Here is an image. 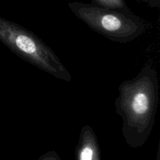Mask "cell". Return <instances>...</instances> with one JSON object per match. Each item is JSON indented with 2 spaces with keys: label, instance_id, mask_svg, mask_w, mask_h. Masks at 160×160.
<instances>
[{
  "label": "cell",
  "instance_id": "cell-6",
  "mask_svg": "<svg viewBox=\"0 0 160 160\" xmlns=\"http://www.w3.org/2000/svg\"><path fill=\"white\" fill-rule=\"evenodd\" d=\"M35 160H62L56 151H48Z\"/></svg>",
  "mask_w": 160,
  "mask_h": 160
},
{
  "label": "cell",
  "instance_id": "cell-5",
  "mask_svg": "<svg viewBox=\"0 0 160 160\" xmlns=\"http://www.w3.org/2000/svg\"><path fill=\"white\" fill-rule=\"evenodd\" d=\"M93 4L103 8L119 9L123 11H131L125 0H92Z\"/></svg>",
  "mask_w": 160,
  "mask_h": 160
},
{
  "label": "cell",
  "instance_id": "cell-2",
  "mask_svg": "<svg viewBox=\"0 0 160 160\" xmlns=\"http://www.w3.org/2000/svg\"><path fill=\"white\" fill-rule=\"evenodd\" d=\"M67 5L75 17L92 31L114 42L128 43L145 34L149 28L146 20L131 11L107 9L81 2H72Z\"/></svg>",
  "mask_w": 160,
  "mask_h": 160
},
{
  "label": "cell",
  "instance_id": "cell-4",
  "mask_svg": "<svg viewBox=\"0 0 160 160\" xmlns=\"http://www.w3.org/2000/svg\"><path fill=\"white\" fill-rule=\"evenodd\" d=\"M75 160H101L98 138L93 128L88 125L81 130L75 148Z\"/></svg>",
  "mask_w": 160,
  "mask_h": 160
},
{
  "label": "cell",
  "instance_id": "cell-7",
  "mask_svg": "<svg viewBox=\"0 0 160 160\" xmlns=\"http://www.w3.org/2000/svg\"><path fill=\"white\" fill-rule=\"evenodd\" d=\"M137 1L145 3L148 6L152 8H159L160 6V0H137Z\"/></svg>",
  "mask_w": 160,
  "mask_h": 160
},
{
  "label": "cell",
  "instance_id": "cell-1",
  "mask_svg": "<svg viewBox=\"0 0 160 160\" xmlns=\"http://www.w3.org/2000/svg\"><path fill=\"white\" fill-rule=\"evenodd\" d=\"M115 100L116 112L122 119V133L132 148L143 146L154 128L159 98L158 72L146 62L135 78L123 81Z\"/></svg>",
  "mask_w": 160,
  "mask_h": 160
},
{
  "label": "cell",
  "instance_id": "cell-8",
  "mask_svg": "<svg viewBox=\"0 0 160 160\" xmlns=\"http://www.w3.org/2000/svg\"><path fill=\"white\" fill-rule=\"evenodd\" d=\"M0 160H1V159H0Z\"/></svg>",
  "mask_w": 160,
  "mask_h": 160
},
{
  "label": "cell",
  "instance_id": "cell-3",
  "mask_svg": "<svg viewBox=\"0 0 160 160\" xmlns=\"http://www.w3.org/2000/svg\"><path fill=\"white\" fill-rule=\"evenodd\" d=\"M0 42L22 59L59 80L70 82L72 76L59 58L29 30L0 17Z\"/></svg>",
  "mask_w": 160,
  "mask_h": 160
}]
</instances>
